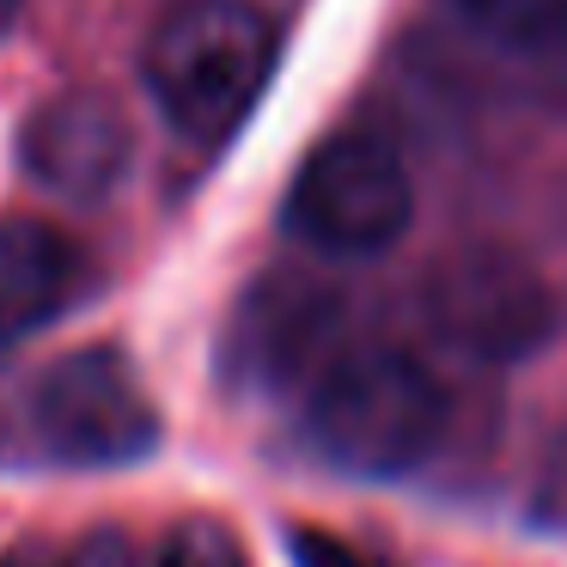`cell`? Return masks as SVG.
Returning a JSON list of instances; mask_svg holds the SVG:
<instances>
[{
	"label": "cell",
	"instance_id": "obj_8",
	"mask_svg": "<svg viewBox=\"0 0 567 567\" xmlns=\"http://www.w3.org/2000/svg\"><path fill=\"white\" fill-rule=\"evenodd\" d=\"M80 287V250L43 220H0V348L43 330Z\"/></svg>",
	"mask_w": 567,
	"mask_h": 567
},
{
	"label": "cell",
	"instance_id": "obj_12",
	"mask_svg": "<svg viewBox=\"0 0 567 567\" xmlns=\"http://www.w3.org/2000/svg\"><path fill=\"white\" fill-rule=\"evenodd\" d=\"M0 567H68V561H62L55 549H31V543H25V549H7V555H0Z\"/></svg>",
	"mask_w": 567,
	"mask_h": 567
},
{
	"label": "cell",
	"instance_id": "obj_2",
	"mask_svg": "<svg viewBox=\"0 0 567 567\" xmlns=\"http://www.w3.org/2000/svg\"><path fill=\"white\" fill-rule=\"evenodd\" d=\"M445 384L403 348H348L311 379L306 433L336 470L403 476L440 445Z\"/></svg>",
	"mask_w": 567,
	"mask_h": 567
},
{
	"label": "cell",
	"instance_id": "obj_11",
	"mask_svg": "<svg viewBox=\"0 0 567 567\" xmlns=\"http://www.w3.org/2000/svg\"><path fill=\"white\" fill-rule=\"evenodd\" d=\"M287 549H293V567H379L372 555H360L354 543L330 537V530H311V525L287 530Z\"/></svg>",
	"mask_w": 567,
	"mask_h": 567
},
{
	"label": "cell",
	"instance_id": "obj_3",
	"mask_svg": "<svg viewBox=\"0 0 567 567\" xmlns=\"http://www.w3.org/2000/svg\"><path fill=\"white\" fill-rule=\"evenodd\" d=\"M13 403L31 452L62 470L141 464L159 445V409L123 348H74L43 367Z\"/></svg>",
	"mask_w": 567,
	"mask_h": 567
},
{
	"label": "cell",
	"instance_id": "obj_13",
	"mask_svg": "<svg viewBox=\"0 0 567 567\" xmlns=\"http://www.w3.org/2000/svg\"><path fill=\"white\" fill-rule=\"evenodd\" d=\"M19 19V0H0V38H7V25Z\"/></svg>",
	"mask_w": 567,
	"mask_h": 567
},
{
	"label": "cell",
	"instance_id": "obj_4",
	"mask_svg": "<svg viewBox=\"0 0 567 567\" xmlns=\"http://www.w3.org/2000/svg\"><path fill=\"white\" fill-rule=\"evenodd\" d=\"M415 220V184L384 135L342 128L318 141L287 189V233L323 257H379Z\"/></svg>",
	"mask_w": 567,
	"mask_h": 567
},
{
	"label": "cell",
	"instance_id": "obj_9",
	"mask_svg": "<svg viewBox=\"0 0 567 567\" xmlns=\"http://www.w3.org/2000/svg\"><path fill=\"white\" fill-rule=\"evenodd\" d=\"M457 13L506 50H543L567 38V0H457Z\"/></svg>",
	"mask_w": 567,
	"mask_h": 567
},
{
	"label": "cell",
	"instance_id": "obj_1",
	"mask_svg": "<svg viewBox=\"0 0 567 567\" xmlns=\"http://www.w3.org/2000/svg\"><path fill=\"white\" fill-rule=\"evenodd\" d=\"M275 74V25L250 0H177L147 38V92L177 135L226 141Z\"/></svg>",
	"mask_w": 567,
	"mask_h": 567
},
{
	"label": "cell",
	"instance_id": "obj_5",
	"mask_svg": "<svg viewBox=\"0 0 567 567\" xmlns=\"http://www.w3.org/2000/svg\"><path fill=\"white\" fill-rule=\"evenodd\" d=\"M25 177L43 196L62 202H104L135 165V128L111 92H55L31 111L19 135Z\"/></svg>",
	"mask_w": 567,
	"mask_h": 567
},
{
	"label": "cell",
	"instance_id": "obj_7",
	"mask_svg": "<svg viewBox=\"0 0 567 567\" xmlns=\"http://www.w3.org/2000/svg\"><path fill=\"white\" fill-rule=\"evenodd\" d=\"M233 354L245 360V372L257 384L318 379L336 360V299L293 281L245 299V323H238Z\"/></svg>",
	"mask_w": 567,
	"mask_h": 567
},
{
	"label": "cell",
	"instance_id": "obj_10",
	"mask_svg": "<svg viewBox=\"0 0 567 567\" xmlns=\"http://www.w3.org/2000/svg\"><path fill=\"white\" fill-rule=\"evenodd\" d=\"M153 567H245V549H238V537L220 518H184L159 543V561Z\"/></svg>",
	"mask_w": 567,
	"mask_h": 567
},
{
	"label": "cell",
	"instance_id": "obj_6",
	"mask_svg": "<svg viewBox=\"0 0 567 567\" xmlns=\"http://www.w3.org/2000/svg\"><path fill=\"white\" fill-rule=\"evenodd\" d=\"M433 318L452 342L476 348L488 360H518L549 330V293L537 275L513 257H457L440 275Z\"/></svg>",
	"mask_w": 567,
	"mask_h": 567
}]
</instances>
